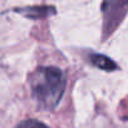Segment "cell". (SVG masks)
Here are the masks:
<instances>
[{
    "mask_svg": "<svg viewBox=\"0 0 128 128\" xmlns=\"http://www.w3.org/2000/svg\"><path fill=\"white\" fill-rule=\"evenodd\" d=\"M29 86L38 107L53 110L66 90V77L59 68L40 67L29 77Z\"/></svg>",
    "mask_w": 128,
    "mask_h": 128,
    "instance_id": "6da1fadb",
    "label": "cell"
},
{
    "mask_svg": "<svg viewBox=\"0 0 128 128\" xmlns=\"http://www.w3.org/2000/svg\"><path fill=\"white\" fill-rule=\"evenodd\" d=\"M128 12V0H103V33L109 36L122 23Z\"/></svg>",
    "mask_w": 128,
    "mask_h": 128,
    "instance_id": "7a4b0ae2",
    "label": "cell"
},
{
    "mask_svg": "<svg viewBox=\"0 0 128 128\" xmlns=\"http://www.w3.org/2000/svg\"><path fill=\"white\" fill-rule=\"evenodd\" d=\"M15 12L23 14L26 18L39 19V18H45L50 14H54V8H50V6H30V8L16 9Z\"/></svg>",
    "mask_w": 128,
    "mask_h": 128,
    "instance_id": "3957f363",
    "label": "cell"
},
{
    "mask_svg": "<svg viewBox=\"0 0 128 128\" xmlns=\"http://www.w3.org/2000/svg\"><path fill=\"white\" fill-rule=\"evenodd\" d=\"M89 59L94 67H97L102 70H106V72H112V70H116L118 68L117 64L110 58H108L103 54H92Z\"/></svg>",
    "mask_w": 128,
    "mask_h": 128,
    "instance_id": "277c9868",
    "label": "cell"
},
{
    "mask_svg": "<svg viewBox=\"0 0 128 128\" xmlns=\"http://www.w3.org/2000/svg\"><path fill=\"white\" fill-rule=\"evenodd\" d=\"M15 128H48V127L45 124L35 120V119H28V120L20 122Z\"/></svg>",
    "mask_w": 128,
    "mask_h": 128,
    "instance_id": "5b68a950",
    "label": "cell"
}]
</instances>
